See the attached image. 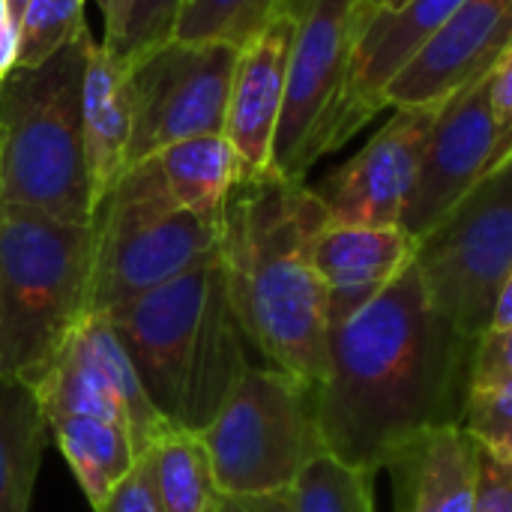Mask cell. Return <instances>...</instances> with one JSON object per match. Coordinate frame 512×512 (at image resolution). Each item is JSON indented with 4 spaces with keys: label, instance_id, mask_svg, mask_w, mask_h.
<instances>
[{
    "label": "cell",
    "instance_id": "5bb4252c",
    "mask_svg": "<svg viewBox=\"0 0 512 512\" xmlns=\"http://www.w3.org/2000/svg\"><path fill=\"white\" fill-rule=\"evenodd\" d=\"M294 36L297 3L291 0L288 9L240 48L234 66L225 138L240 159V171L249 177L273 171V144L285 105Z\"/></svg>",
    "mask_w": 512,
    "mask_h": 512
},
{
    "label": "cell",
    "instance_id": "277c9868",
    "mask_svg": "<svg viewBox=\"0 0 512 512\" xmlns=\"http://www.w3.org/2000/svg\"><path fill=\"white\" fill-rule=\"evenodd\" d=\"M93 42L84 24L57 54L0 81V207L93 225L81 111Z\"/></svg>",
    "mask_w": 512,
    "mask_h": 512
},
{
    "label": "cell",
    "instance_id": "603a6c76",
    "mask_svg": "<svg viewBox=\"0 0 512 512\" xmlns=\"http://www.w3.org/2000/svg\"><path fill=\"white\" fill-rule=\"evenodd\" d=\"M288 6L291 0H186L174 39L231 42L243 48Z\"/></svg>",
    "mask_w": 512,
    "mask_h": 512
},
{
    "label": "cell",
    "instance_id": "d590c367",
    "mask_svg": "<svg viewBox=\"0 0 512 512\" xmlns=\"http://www.w3.org/2000/svg\"><path fill=\"white\" fill-rule=\"evenodd\" d=\"M24 6H27V0H9V12H12L15 27H18V21H21V15H24Z\"/></svg>",
    "mask_w": 512,
    "mask_h": 512
},
{
    "label": "cell",
    "instance_id": "8d00e7d4",
    "mask_svg": "<svg viewBox=\"0 0 512 512\" xmlns=\"http://www.w3.org/2000/svg\"><path fill=\"white\" fill-rule=\"evenodd\" d=\"M363 3H366V9H369V12H375V9H384L390 0H363Z\"/></svg>",
    "mask_w": 512,
    "mask_h": 512
},
{
    "label": "cell",
    "instance_id": "7402d4cb",
    "mask_svg": "<svg viewBox=\"0 0 512 512\" xmlns=\"http://www.w3.org/2000/svg\"><path fill=\"white\" fill-rule=\"evenodd\" d=\"M162 512H216L222 492L201 435L171 432L141 456Z\"/></svg>",
    "mask_w": 512,
    "mask_h": 512
},
{
    "label": "cell",
    "instance_id": "74e56055",
    "mask_svg": "<svg viewBox=\"0 0 512 512\" xmlns=\"http://www.w3.org/2000/svg\"><path fill=\"white\" fill-rule=\"evenodd\" d=\"M399 3H405V0H390V3L384 6V9H390V6H399Z\"/></svg>",
    "mask_w": 512,
    "mask_h": 512
},
{
    "label": "cell",
    "instance_id": "8fae6325",
    "mask_svg": "<svg viewBox=\"0 0 512 512\" xmlns=\"http://www.w3.org/2000/svg\"><path fill=\"white\" fill-rule=\"evenodd\" d=\"M486 75L456 90L438 111L435 126L426 138L420 171L402 228L423 240L438 222L498 165L507 162L501 132L486 96Z\"/></svg>",
    "mask_w": 512,
    "mask_h": 512
},
{
    "label": "cell",
    "instance_id": "8992f818",
    "mask_svg": "<svg viewBox=\"0 0 512 512\" xmlns=\"http://www.w3.org/2000/svg\"><path fill=\"white\" fill-rule=\"evenodd\" d=\"M219 219L177 207L153 159L132 165L93 216V279L87 312L111 315L216 258Z\"/></svg>",
    "mask_w": 512,
    "mask_h": 512
},
{
    "label": "cell",
    "instance_id": "e0dca14e",
    "mask_svg": "<svg viewBox=\"0 0 512 512\" xmlns=\"http://www.w3.org/2000/svg\"><path fill=\"white\" fill-rule=\"evenodd\" d=\"M396 512H474L477 441L462 426L426 429L384 465Z\"/></svg>",
    "mask_w": 512,
    "mask_h": 512
},
{
    "label": "cell",
    "instance_id": "9c48e42d",
    "mask_svg": "<svg viewBox=\"0 0 512 512\" xmlns=\"http://www.w3.org/2000/svg\"><path fill=\"white\" fill-rule=\"evenodd\" d=\"M417 267L441 315L477 342L512 270V156L420 240Z\"/></svg>",
    "mask_w": 512,
    "mask_h": 512
},
{
    "label": "cell",
    "instance_id": "e575fe53",
    "mask_svg": "<svg viewBox=\"0 0 512 512\" xmlns=\"http://www.w3.org/2000/svg\"><path fill=\"white\" fill-rule=\"evenodd\" d=\"M489 327L501 330V327H512V270L507 273V279L501 282V291L495 297V306H492V321Z\"/></svg>",
    "mask_w": 512,
    "mask_h": 512
},
{
    "label": "cell",
    "instance_id": "1f68e13d",
    "mask_svg": "<svg viewBox=\"0 0 512 512\" xmlns=\"http://www.w3.org/2000/svg\"><path fill=\"white\" fill-rule=\"evenodd\" d=\"M216 512H294L291 492L261 495V498H222Z\"/></svg>",
    "mask_w": 512,
    "mask_h": 512
},
{
    "label": "cell",
    "instance_id": "836d02e7",
    "mask_svg": "<svg viewBox=\"0 0 512 512\" xmlns=\"http://www.w3.org/2000/svg\"><path fill=\"white\" fill-rule=\"evenodd\" d=\"M15 39H18V27L9 12V0H0V81L15 66Z\"/></svg>",
    "mask_w": 512,
    "mask_h": 512
},
{
    "label": "cell",
    "instance_id": "5b68a950",
    "mask_svg": "<svg viewBox=\"0 0 512 512\" xmlns=\"http://www.w3.org/2000/svg\"><path fill=\"white\" fill-rule=\"evenodd\" d=\"M93 225L0 207V375L39 384L90 315Z\"/></svg>",
    "mask_w": 512,
    "mask_h": 512
},
{
    "label": "cell",
    "instance_id": "ffe728a7",
    "mask_svg": "<svg viewBox=\"0 0 512 512\" xmlns=\"http://www.w3.org/2000/svg\"><path fill=\"white\" fill-rule=\"evenodd\" d=\"M48 435L36 387L0 375V512H30Z\"/></svg>",
    "mask_w": 512,
    "mask_h": 512
},
{
    "label": "cell",
    "instance_id": "4fadbf2b",
    "mask_svg": "<svg viewBox=\"0 0 512 512\" xmlns=\"http://www.w3.org/2000/svg\"><path fill=\"white\" fill-rule=\"evenodd\" d=\"M512 45V0H465L384 87L387 108L441 105Z\"/></svg>",
    "mask_w": 512,
    "mask_h": 512
},
{
    "label": "cell",
    "instance_id": "6da1fadb",
    "mask_svg": "<svg viewBox=\"0 0 512 512\" xmlns=\"http://www.w3.org/2000/svg\"><path fill=\"white\" fill-rule=\"evenodd\" d=\"M474 345L432 303L414 261L327 333V375L318 384L327 453L378 474L420 432L462 426Z\"/></svg>",
    "mask_w": 512,
    "mask_h": 512
},
{
    "label": "cell",
    "instance_id": "cb8c5ba5",
    "mask_svg": "<svg viewBox=\"0 0 512 512\" xmlns=\"http://www.w3.org/2000/svg\"><path fill=\"white\" fill-rule=\"evenodd\" d=\"M291 504L294 512H375V474L348 468L327 453L297 477Z\"/></svg>",
    "mask_w": 512,
    "mask_h": 512
},
{
    "label": "cell",
    "instance_id": "f1b7e54d",
    "mask_svg": "<svg viewBox=\"0 0 512 512\" xmlns=\"http://www.w3.org/2000/svg\"><path fill=\"white\" fill-rule=\"evenodd\" d=\"M474 512H512V462L477 447V504Z\"/></svg>",
    "mask_w": 512,
    "mask_h": 512
},
{
    "label": "cell",
    "instance_id": "30bf717a",
    "mask_svg": "<svg viewBox=\"0 0 512 512\" xmlns=\"http://www.w3.org/2000/svg\"><path fill=\"white\" fill-rule=\"evenodd\" d=\"M237 57L240 48L231 42L168 39L126 63L132 102L126 171L177 141L225 135Z\"/></svg>",
    "mask_w": 512,
    "mask_h": 512
},
{
    "label": "cell",
    "instance_id": "4dcf8cb0",
    "mask_svg": "<svg viewBox=\"0 0 512 512\" xmlns=\"http://www.w3.org/2000/svg\"><path fill=\"white\" fill-rule=\"evenodd\" d=\"M486 96H489V108L495 114L498 132H501V144L507 159L512 156V45L498 57V63L489 69L486 78Z\"/></svg>",
    "mask_w": 512,
    "mask_h": 512
},
{
    "label": "cell",
    "instance_id": "4316f807",
    "mask_svg": "<svg viewBox=\"0 0 512 512\" xmlns=\"http://www.w3.org/2000/svg\"><path fill=\"white\" fill-rule=\"evenodd\" d=\"M183 6L186 0H135L123 27V36L117 39V45H111V51L123 63H132L141 54L165 45L168 39H174Z\"/></svg>",
    "mask_w": 512,
    "mask_h": 512
},
{
    "label": "cell",
    "instance_id": "52a82bcc",
    "mask_svg": "<svg viewBox=\"0 0 512 512\" xmlns=\"http://www.w3.org/2000/svg\"><path fill=\"white\" fill-rule=\"evenodd\" d=\"M222 498L291 492L327 444L318 384L273 366H249L216 420L201 432Z\"/></svg>",
    "mask_w": 512,
    "mask_h": 512
},
{
    "label": "cell",
    "instance_id": "ba28073f",
    "mask_svg": "<svg viewBox=\"0 0 512 512\" xmlns=\"http://www.w3.org/2000/svg\"><path fill=\"white\" fill-rule=\"evenodd\" d=\"M297 36L288 63L285 105L273 144V171L306 180L312 165L351 141L348 93L354 45L366 18L363 0H294Z\"/></svg>",
    "mask_w": 512,
    "mask_h": 512
},
{
    "label": "cell",
    "instance_id": "d4e9b609",
    "mask_svg": "<svg viewBox=\"0 0 512 512\" xmlns=\"http://www.w3.org/2000/svg\"><path fill=\"white\" fill-rule=\"evenodd\" d=\"M84 0H27L18 21L15 66H36L84 27Z\"/></svg>",
    "mask_w": 512,
    "mask_h": 512
},
{
    "label": "cell",
    "instance_id": "d6986e66",
    "mask_svg": "<svg viewBox=\"0 0 512 512\" xmlns=\"http://www.w3.org/2000/svg\"><path fill=\"white\" fill-rule=\"evenodd\" d=\"M48 429L90 507H96L141 459L132 432L111 414L63 411L48 417Z\"/></svg>",
    "mask_w": 512,
    "mask_h": 512
},
{
    "label": "cell",
    "instance_id": "7a4b0ae2",
    "mask_svg": "<svg viewBox=\"0 0 512 512\" xmlns=\"http://www.w3.org/2000/svg\"><path fill=\"white\" fill-rule=\"evenodd\" d=\"M327 222L315 189L276 171L240 174L219 219V261L249 348L309 384L327 375V291L312 258Z\"/></svg>",
    "mask_w": 512,
    "mask_h": 512
},
{
    "label": "cell",
    "instance_id": "f546056e",
    "mask_svg": "<svg viewBox=\"0 0 512 512\" xmlns=\"http://www.w3.org/2000/svg\"><path fill=\"white\" fill-rule=\"evenodd\" d=\"M93 512H162L159 501L153 495L150 486V474L144 468V462L138 459V465L93 507Z\"/></svg>",
    "mask_w": 512,
    "mask_h": 512
},
{
    "label": "cell",
    "instance_id": "2e32d148",
    "mask_svg": "<svg viewBox=\"0 0 512 512\" xmlns=\"http://www.w3.org/2000/svg\"><path fill=\"white\" fill-rule=\"evenodd\" d=\"M465 0H405L366 12L351 66L348 132L351 138L384 111V87L453 18Z\"/></svg>",
    "mask_w": 512,
    "mask_h": 512
},
{
    "label": "cell",
    "instance_id": "9a60e30c",
    "mask_svg": "<svg viewBox=\"0 0 512 512\" xmlns=\"http://www.w3.org/2000/svg\"><path fill=\"white\" fill-rule=\"evenodd\" d=\"M420 252V240L402 225H336L327 222L315 237V270L327 291L330 327L348 321L393 285Z\"/></svg>",
    "mask_w": 512,
    "mask_h": 512
},
{
    "label": "cell",
    "instance_id": "484cf974",
    "mask_svg": "<svg viewBox=\"0 0 512 512\" xmlns=\"http://www.w3.org/2000/svg\"><path fill=\"white\" fill-rule=\"evenodd\" d=\"M462 429L477 441V447L512 462V381L471 390Z\"/></svg>",
    "mask_w": 512,
    "mask_h": 512
},
{
    "label": "cell",
    "instance_id": "44dd1931",
    "mask_svg": "<svg viewBox=\"0 0 512 512\" xmlns=\"http://www.w3.org/2000/svg\"><path fill=\"white\" fill-rule=\"evenodd\" d=\"M171 201L189 213L219 219L240 180V159L225 135H201L177 141L153 156Z\"/></svg>",
    "mask_w": 512,
    "mask_h": 512
},
{
    "label": "cell",
    "instance_id": "83f0119b",
    "mask_svg": "<svg viewBox=\"0 0 512 512\" xmlns=\"http://www.w3.org/2000/svg\"><path fill=\"white\" fill-rule=\"evenodd\" d=\"M512 381V327H489L471 354V390Z\"/></svg>",
    "mask_w": 512,
    "mask_h": 512
},
{
    "label": "cell",
    "instance_id": "d6a6232c",
    "mask_svg": "<svg viewBox=\"0 0 512 512\" xmlns=\"http://www.w3.org/2000/svg\"><path fill=\"white\" fill-rule=\"evenodd\" d=\"M102 12V21H105V36H102V45H117V39L123 36V27H126V18H129V9L135 0H93Z\"/></svg>",
    "mask_w": 512,
    "mask_h": 512
},
{
    "label": "cell",
    "instance_id": "7c38bea8",
    "mask_svg": "<svg viewBox=\"0 0 512 512\" xmlns=\"http://www.w3.org/2000/svg\"><path fill=\"white\" fill-rule=\"evenodd\" d=\"M444 105V102H441ZM441 105L393 108V117L315 189L336 225H402L426 138Z\"/></svg>",
    "mask_w": 512,
    "mask_h": 512
},
{
    "label": "cell",
    "instance_id": "3957f363",
    "mask_svg": "<svg viewBox=\"0 0 512 512\" xmlns=\"http://www.w3.org/2000/svg\"><path fill=\"white\" fill-rule=\"evenodd\" d=\"M105 318L177 432L201 435L252 366L219 255Z\"/></svg>",
    "mask_w": 512,
    "mask_h": 512
},
{
    "label": "cell",
    "instance_id": "ac0fdd59",
    "mask_svg": "<svg viewBox=\"0 0 512 512\" xmlns=\"http://www.w3.org/2000/svg\"><path fill=\"white\" fill-rule=\"evenodd\" d=\"M84 153L96 207L126 174V153L132 141V102L126 63L93 42L84 72Z\"/></svg>",
    "mask_w": 512,
    "mask_h": 512
}]
</instances>
